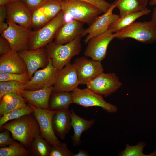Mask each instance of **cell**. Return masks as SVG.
<instances>
[{
    "label": "cell",
    "instance_id": "cell-1",
    "mask_svg": "<svg viewBox=\"0 0 156 156\" xmlns=\"http://www.w3.org/2000/svg\"><path fill=\"white\" fill-rule=\"evenodd\" d=\"M0 128L9 130L12 137L27 148L35 138L40 134L38 122L32 114L10 120Z\"/></svg>",
    "mask_w": 156,
    "mask_h": 156
},
{
    "label": "cell",
    "instance_id": "cell-2",
    "mask_svg": "<svg viewBox=\"0 0 156 156\" xmlns=\"http://www.w3.org/2000/svg\"><path fill=\"white\" fill-rule=\"evenodd\" d=\"M81 37L79 36L71 42L64 44L52 42L45 47L47 57L51 59L55 67L60 70L70 63L73 57L80 54Z\"/></svg>",
    "mask_w": 156,
    "mask_h": 156
},
{
    "label": "cell",
    "instance_id": "cell-3",
    "mask_svg": "<svg viewBox=\"0 0 156 156\" xmlns=\"http://www.w3.org/2000/svg\"><path fill=\"white\" fill-rule=\"evenodd\" d=\"M65 19L70 17L90 25L103 12L97 7L88 2L78 0L60 1Z\"/></svg>",
    "mask_w": 156,
    "mask_h": 156
},
{
    "label": "cell",
    "instance_id": "cell-4",
    "mask_svg": "<svg viewBox=\"0 0 156 156\" xmlns=\"http://www.w3.org/2000/svg\"><path fill=\"white\" fill-rule=\"evenodd\" d=\"M114 38L123 40L131 38L142 43L156 42V27L151 21L134 22L114 33Z\"/></svg>",
    "mask_w": 156,
    "mask_h": 156
},
{
    "label": "cell",
    "instance_id": "cell-5",
    "mask_svg": "<svg viewBox=\"0 0 156 156\" xmlns=\"http://www.w3.org/2000/svg\"><path fill=\"white\" fill-rule=\"evenodd\" d=\"M66 22L64 14L61 10L44 26L38 30L32 31L28 50H35L45 47L52 42L58 28Z\"/></svg>",
    "mask_w": 156,
    "mask_h": 156
},
{
    "label": "cell",
    "instance_id": "cell-6",
    "mask_svg": "<svg viewBox=\"0 0 156 156\" xmlns=\"http://www.w3.org/2000/svg\"><path fill=\"white\" fill-rule=\"evenodd\" d=\"M73 103L87 108L99 107L110 113H114L117 110L115 105L107 102L103 96L94 92L88 88L81 89L77 88L71 92Z\"/></svg>",
    "mask_w": 156,
    "mask_h": 156
},
{
    "label": "cell",
    "instance_id": "cell-7",
    "mask_svg": "<svg viewBox=\"0 0 156 156\" xmlns=\"http://www.w3.org/2000/svg\"><path fill=\"white\" fill-rule=\"evenodd\" d=\"M6 22L8 27L1 35L7 40L12 50L17 52L28 50L31 29L14 23Z\"/></svg>",
    "mask_w": 156,
    "mask_h": 156
},
{
    "label": "cell",
    "instance_id": "cell-8",
    "mask_svg": "<svg viewBox=\"0 0 156 156\" xmlns=\"http://www.w3.org/2000/svg\"><path fill=\"white\" fill-rule=\"evenodd\" d=\"M27 104L34 110V112L32 114L39 124L40 136L46 140L52 146L60 144L62 142L55 134L52 126V119L56 110L37 108L28 103Z\"/></svg>",
    "mask_w": 156,
    "mask_h": 156
},
{
    "label": "cell",
    "instance_id": "cell-9",
    "mask_svg": "<svg viewBox=\"0 0 156 156\" xmlns=\"http://www.w3.org/2000/svg\"><path fill=\"white\" fill-rule=\"evenodd\" d=\"M73 64L80 84L86 85L104 71L101 61L90 60L85 56L77 58Z\"/></svg>",
    "mask_w": 156,
    "mask_h": 156
},
{
    "label": "cell",
    "instance_id": "cell-10",
    "mask_svg": "<svg viewBox=\"0 0 156 156\" xmlns=\"http://www.w3.org/2000/svg\"><path fill=\"white\" fill-rule=\"evenodd\" d=\"M122 85L115 73L103 72L86 85L91 90L105 97L115 92Z\"/></svg>",
    "mask_w": 156,
    "mask_h": 156
},
{
    "label": "cell",
    "instance_id": "cell-11",
    "mask_svg": "<svg viewBox=\"0 0 156 156\" xmlns=\"http://www.w3.org/2000/svg\"><path fill=\"white\" fill-rule=\"evenodd\" d=\"M60 70L53 65L51 59L45 68L37 70L31 79L25 84V90H36L54 86Z\"/></svg>",
    "mask_w": 156,
    "mask_h": 156
},
{
    "label": "cell",
    "instance_id": "cell-12",
    "mask_svg": "<svg viewBox=\"0 0 156 156\" xmlns=\"http://www.w3.org/2000/svg\"><path fill=\"white\" fill-rule=\"evenodd\" d=\"M115 38L114 33L109 29L103 33L90 39L84 52L85 57L101 61L107 55L108 46Z\"/></svg>",
    "mask_w": 156,
    "mask_h": 156
},
{
    "label": "cell",
    "instance_id": "cell-13",
    "mask_svg": "<svg viewBox=\"0 0 156 156\" xmlns=\"http://www.w3.org/2000/svg\"><path fill=\"white\" fill-rule=\"evenodd\" d=\"M115 6L113 3L106 12L97 17L89 27L85 29L81 37L87 35L84 42L87 43L91 38L100 35L109 30L111 24L118 20L119 15L113 13Z\"/></svg>",
    "mask_w": 156,
    "mask_h": 156
},
{
    "label": "cell",
    "instance_id": "cell-14",
    "mask_svg": "<svg viewBox=\"0 0 156 156\" xmlns=\"http://www.w3.org/2000/svg\"><path fill=\"white\" fill-rule=\"evenodd\" d=\"M6 21H9L32 29V12L22 0H16L5 5Z\"/></svg>",
    "mask_w": 156,
    "mask_h": 156
},
{
    "label": "cell",
    "instance_id": "cell-15",
    "mask_svg": "<svg viewBox=\"0 0 156 156\" xmlns=\"http://www.w3.org/2000/svg\"><path fill=\"white\" fill-rule=\"evenodd\" d=\"M27 68L29 80L38 69L47 65L49 58L45 47L34 50H26L18 52Z\"/></svg>",
    "mask_w": 156,
    "mask_h": 156
},
{
    "label": "cell",
    "instance_id": "cell-16",
    "mask_svg": "<svg viewBox=\"0 0 156 156\" xmlns=\"http://www.w3.org/2000/svg\"><path fill=\"white\" fill-rule=\"evenodd\" d=\"M80 84L75 67L70 63L60 70L53 92H72Z\"/></svg>",
    "mask_w": 156,
    "mask_h": 156
},
{
    "label": "cell",
    "instance_id": "cell-17",
    "mask_svg": "<svg viewBox=\"0 0 156 156\" xmlns=\"http://www.w3.org/2000/svg\"><path fill=\"white\" fill-rule=\"evenodd\" d=\"M84 23L75 20L66 22L57 31L54 37V42L64 44L71 42L79 36H81L85 29Z\"/></svg>",
    "mask_w": 156,
    "mask_h": 156
},
{
    "label": "cell",
    "instance_id": "cell-18",
    "mask_svg": "<svg viewBox=\"0 0 156 156\" xmlns=\"http://www.w3.org/2000/svg\"><path fill=\"white\" fill-rule=\"evenodd\" d=\"M53 86L36 90H24L21 94L27 103L39 108L49 110V99Z\"/></svg>",
    "mask_w": 156,
    "mask_h": 156
},
{
    "label": "cell",
    "instance_id": "cell-19",
    "mask_svg": "<svg viewBox=\"0 0 156 156\" xmlns=\"http://www.w3.org/2000/svg\"><path fill=\"white\" fill-rule=\"evenodd\" d=\"M0 72L21 74L27 72V70L18 52L12 50L0 56Z\"/></svg>",
    "mask_w": 156,
    "mask_h": 156
},
{
    "label": "cell",
    "instance_id": "cell-20",
    "mask_svg": "<svg viewBox=\"0 0 156 156\" xmlns=\"http://www.w3.org/2000/svg\"><path fill=\"white\" fill-rule=\"evenodd\" d=\"M56 110L52 119L54 132L61 139H65L71 128V111L69 108Z\"/></svg>",
    "mask_w": 156,
    "mask_h": 156
},
{
    "label": "cell",
    "instance_id": "cell-21",
    "mask_svg": "<svg viewBox=\"0 0 156 156\" xmlns=\"http://www.w3.org/2000/svg\"><path fill=\"white\" fill-rule=\"evenodd\" d=\"M71 125L74 133L72 136L73 145L79 146L81 144V137L82 133L92 127L95 122L94 119L87 120L77 115L73 109L71 110Z\"/></svg>",
    "mask_w": 156,
    "mask_h": 156
},
{
    "label": "cell",
    "instance_id": "cell-22",
    "mask_svg": "<svg viewBox=\"0 0 156 156\" xmlns=\"http://www.w3.org/2000/svg\"><path fill=\"white\" fill-rule=\"evenodd\" d=\"M1 116L27 105V103L20 92H12L5 95L0 100Z\"/></svg>",
    "mask_w": 156,
    "mask_h": 156
},
{
    "label": "cell",
    "instance_id": "cell-23",
    "mask_svg": "<svg viewBox=\"0 0 156 156\" xmlns=\"http://www.w3.org/2000/svg\"><path fill=\"white\" fill-rule=\"evenodd\" d=\"M148 0H116L113 2L119 10L120 17L147 8Z\"/></svg>",
    "mask_w": 156,
    "mask_h": 156
},
{
    "label": "cell",
    "instance_id": "cell-24",
    "mask_svg": "<svg viewBox=\"0 0 156 156\" xmlns=\"http://www.w3.org/2000/svg\"><path fill=\"white\" fill-rule=\"evenodd\" d=\"M73 103L71 92L53 91L49 99V109L50 110H54L68 108L69 105Z\"/></svg>",
    "mask_w": 156,
    "mask_h": 156
},
{
    "label": "cell",
    "instance_id": "cell-25",
    "mask_svg": "<svg viewBox=\"0 0 156 156\" xmlns=\"http://www.w3.org/2000/svg\"><path fill=\"white\" fill-rule=\"evenodd\" d=\"M151 12V10L147 8L120 17L118 20L111 24L109 29L111 30L113 33H114L130 25L140 17L148 14Z\"/></svg>",
    "mask_w": 156,
    "mask_h": 156
},
{
    "label": "cell",
    "instance_id": "cell-26",
    "mask_svg": "<svg viewBox=\"0 0 156 156\" xmlns=\"http://www.w3.org/2000/svg\"><path fill=\"white\" fill-rule=\"evenodd\" d=\"M52 146L40 135L35 138L27 148L31 156H49Z\"/></svg>",
    "mask_w": 156,
    "mask_h": 156
},
{
    "label": "cell",
    "instance_id": "cell-27",
    "mask_svg": "<svg viewBox=\"0 0 156 156\" xmlns=\"http://www.w3.org/2000/svg\"><path fill=\"white\" fill-rule=\"evenodd\" d=\"M29 156L27 149L22 143L16 141L8 146L0 148V156Z\"/></svg>",
    "mask_w": 156,
    "mask_h": 156
},
{
    "label": "cell",
    "instance_id": "cell-28",
    "mask_svg": "<svg viewBox=\"0 0 156 156\" xmlns=\"http://www.w3.org/2000/svg\"><path fill=\"white\" fill-rule=\"evenodd\" d=\"M33 108L29 104L20 108L13 110L0 117V127L8 122L18 118L24 115L33 114Z\"/></svg>",
    "mask_w": 156,
    "mask_h": 156
},
{
    "label": "cell",
    "instance_id": "cell-29",
    "mask_svg": "<svg viewBox=\"0 0 156 156\" xmlns=\"http://www.w3.org/2000/svg\"><path fill=\"white\" fill-rule=\"evenodd\" d=\"M25 85L19 82H0V100L6 94L12 92L21 93L25 90Z\"/></svg>",
    "mask_w": 156,
    "mask_h": 156
},
{
    "label": "cell",
    "instance_id": "cell-30",
    "mask_svg": "<svg viewBox=\"0 0 156 156\" xmlns=\"http://www.w3.org/2000/svg\"><path fill=\"white\" fill-rule=\"evenodd\" d=\"M50 21L40 7L32 12L31 27L34 30L42 27Z\"/></svg>",
    "mask_w": 156,
    "mask_h": 156
},
{
    "label": "cell",
    "instance_id": "cell-31",
    "mask_svg": "<svg viewBox=\"0 0 156 156\" xmlns=\"http://www.w3.org/2000/svg\"><path fill=\"white\" fill-rule=\"evenodd\" d=\"M50 21L61 10L60 1L49 0L40 7Z\"/></svg>",
    "mask_w": 156,
    "mask_h": 156
},
{
    "label": "cell",
    "instance_id": "cell-32",
    "mask_svg": "<svg viewBox=\"0 0 156 156\" xmlns=\"http://www.w3.org/2000/svg\"><path fill=\"white\" fill-rule=\"evenodd\" d=\"M29 80L28 72L18 74L0 72V82L16 81L25 85Z\"/></svg>",
    "mask_w": 156,
    "mask_h": 156
},
{
    "label": "cell",
    "instance_id": "cell-33",
    "mask_svg": "<svg viewBox=\"0 0 156 156\" xmlns=\"http://www.w3.org/2000/svg\"><path fill=\"white\" fill-rule=\"evenodd\" d=\"M145 143L140 142L137 145L131 146L127 144L125 149L120 154L122 156H148L143 153Z\"/></svg>",
    "mask_w": 156,
    "mask_h": 156
},
{
    "label": "cell",
    "instance_id": "cell-34",
    "mask_svg": "<svg viewBox=\"0 0 156 156\" xmlns=\"http://www.w3.org/2000/svg\"><path fill=\"white\" fill-rule=\"evenodd\" d=\"M73 154L68 148L67 144L63 142L59 145L52 146L49 156H73Z\"/></svg>",
    "mask_w": 156,
    "mask_h": 156
},
{
    "label": "cell",
    "instance_id": "cell-35",
    "mask_svg": "<svg viewBox=\"0 0 156 156\" xmlns=\"http://www.w3.org/2000/svg\"><path fill=\"white\" fill-rule=\"evenodd\" d=\"M0 133V147L4 148L14 143L16 141L10 135V131L5 129Z\"/></svg>",
    "mask_w": 156,
    "mask_h": 156
},
{
    "label": "cell",
    "instance_id": "cell-36",
    "mask_svg": "<svg viewBox=\"0 0 156 156\" xmlns=\"http://www.w3.org/2000/svg\"><path fill=\"white\" fill-rule=\"evenodd\" d=\"M60 1L63 0H56ZM86 1L98 8L103 13L107 12L111 7L110 3L106 0H78Z\"/></svg>",
    "mask_w": 156,
    "mask_h": 156
},
{
    "label": "cell",
    "instance_id": "cell-37",
    "mask_svg": "<svg viewBox=\"0 0 156 156\" xmlns=\"http://www.w3.org/2000/svg\"><path fill=\"white\" fill-rule=\"evenodd\" d=\"M7 13L5 5L0 6V33L1 35L7 29L8 27L6 21Z\"/></svg>",
    "mask_w": 156,
    "mask_h": 156
},
{
    "label": "cell",
    "instance_id": "cell-38",
    "mask_svg": "<svg viewBox=\"0 0 156 156\" xmlns=\"http://www.w3.org/2000/svg\"><path fill=\"white\" fill-rule=\"evenodd\" d=\"M32 12L40 7L49 0H22Z\"/></svg>",
    "mask_w": 156,
    "mask_h": 156
},
{
    "label": "cell",
    "instance_id": "cell-39",
    "mask_svg": "<svg viewBox=\"0 0 156 156\" xmlns=\"http://www.w3.org/2000/svg\"><path fill=\"white\" fill-rule=\"evenodd\" d=\"M10 45L7 40L2 36H0V55H4L12 50Z\"/></svg>",
    "mask_w": 156,
    "mask_h": 156
},
{
    "label": "cell",
    "instance_id": "cell-40",
    "mask_svg": "<svg viewBox=\"0 0 156 156\" xmlns=\"http://www.w3.org/2000/svg\"><path fill=\"white\" fill-rule=\"evenodd\" d=\"M90 155L88 152L85 150L80 149L79 152L76 154H74L73 156H89Z\"/></svg>",
    "mask_w": 156,
    "mask_h": 156
},
{
    "label": "cell",
    "instance_id": "cell-41",
    "mask_svg": "<svg viewBox=\"0 0 156 156\" xmlns=\"http://www.w3.org/2000/svg\"><path fill=\"white\" fill-rule=\"evenodd\" d=\"M156 27V7L154 8L150 21Z\"/></svg>",
    "mask_w": 156,
    "mask_h": 156
},
{
    "label": "cell",
    "instance_id": "cell-42",
    "mask_svg": "<svg viewBox=\"0 0 156 156\" xmlns=\"http://www.w3.org/2000/svg\"><path fill=\"white\" fill-rule=\"evenodd\" d=\"M12 1V0H0V6H4Z\"/></svg>",
    "mask_w": 156,
    "mask_h": 156
},
{
    "label": "cell",
    "instance_id": "cell-43",
    "mask_svg": "<svg viewBox=\"0 0 156 156\" xmlns=\"http://www.w3.org/2000/svg\"><path fill=\"white\" fill-rule=\"evenodd\" d=\"M149 4L151 6H154L156 5V0H150Z\"/></svg>",
    "mask_w": 156,
    "mask_h": 156
},
{
    "label": "cell",
    "instance_id": "cell-44",
    "mask_svg": "<svg viewBox=\"0 0 156 156\" xmlns=\"http://www.w3.org/2000/svg\"><path fill=\"white\" fill-rule=\"evenodd\" d=\"M14 0H12V1H14Z\"/></svg>",
    "mask_w": 156,
    "mask_h": 156
}]
</instances>
